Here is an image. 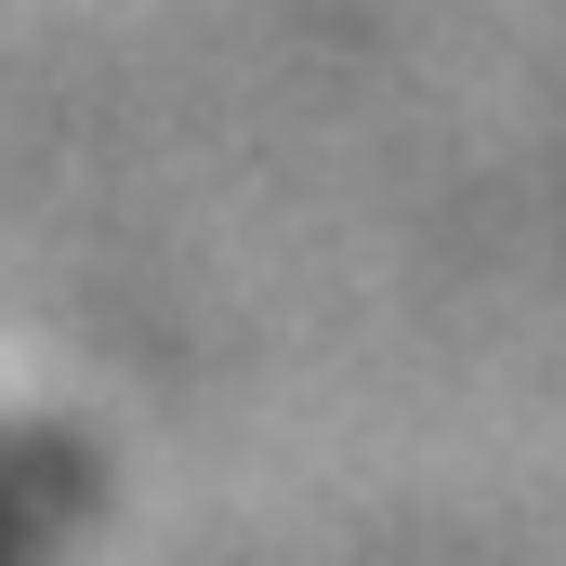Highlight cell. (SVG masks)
I'll return each instance as SVG.
<instances>
[{
    "mask_svg": "<svg viewBox=\"0 0 566 566\" xmlns=\"http://www.w3.org/2000/svg\"><path fill=\"white\" fill-rule=\"evenodd\" d=\"M80 527H93V448L0 422V566H66Z\"/></svg>",
    "mask_w": 566,
    "mask_h": 566,
    "instance_id": "1",
    "label": "cell"
}]
</instances>
